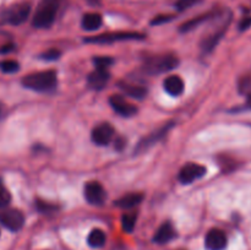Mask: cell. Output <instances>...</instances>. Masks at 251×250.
I'll list each match as a JSON object with an SVG mask.
<instances>
[{
    "label": "cell",
    "instance_id": "6da1fadb",
    "mask_svg": "<svg viewBox=\"0 0 251 250\" xmlns=\"http://www.w3.org/2000/svg\"><path fill=\"white\" fill-rule=\"evenodd\" d=\"M59 9V0H41L32 19L36 28H48L53 25Z\"/></svg>",
    "mask_w": 251,
    "mask_h": 250
},
{
    "label": "cell",
    "instance_id": "7a4b0ae2",
    "mask_svg": "<svg viewBox=\"0 0 251 250\" xmlns=\"http://www.w3.org/2000/svg\"><path fill=\"white\" fill-rule=\"evenodd\" d=\"M56 81H58V77H56L55 71L46 70L26 75L22 78V85L29 90L42 92V91L51 90L56 85Z\"/></svg>",
    "mask_w": 251,
    "mask_h": 250
},
{
    "label": "cell",
    "instance_id": "3957f363",
    "mask_svg": "<svg viewBox=\"0 0 251 250\" xmlns=\"http://www.w3.org/2000/svg\"><path fill=\"white\" fill-rule=\"evenodd\" d=\"M178 58L173 54H166V55L154 56L150 59L145 65V70L150 74H162L168 73L178 66Z\"/></svg>",
    "mask_w": 251,
    "mask_h": 250
},
{
    "label": "cell",
    "instance_id": "277c9868",
    "mask_svg": "<svg viewBox=\"0 0 251 250\" xmlns=\"http://www.w3.org/2000/svg\"><path fill=\"white\" fill-rule=\"evenodd\" d=\"M145 36L137 32H108V33L98 34V36L88 37L85 38L87 43H114V42L120 41H132V39H144Z\"/></svg>",
    "mask_w": 251,
    "mask_h": 250
},
{
    "label": "cell",
    "instance_id": "5b68a950",
    "mask_svg": "<svg viewBox=\"0 0 251 250\" xmlns=\"http://www.w3.org/2000/svg\"><path fill=\"white\" fill-rule=\"evenodd\" d=\"M0 223L12 232H17L24 227L25 217L16 208H4L0 212Z\"/></svg>",
    "mask_w": 251,
    "mask_h": 250
},
{
    "label": "cell",
    "instance_id": "8992f818",
    "mask_svg": "<svg viewBox=\"0 0 251 250\" xmlns=\"http://www.w3.org/2000/svg\"><path fill=\"white\" fill-rule=\"evenodd\" d=\"M206 173V168L199 163H188L180 169L178 179L181 184H190L198 179L202 178Z\"/></svg>",
    "mask_w": 251,
    "mask_h": 250
},
{
    "label": "cell",
    "instance_id": "52a82bcc",
    "mask_svg": "<svg viewBox=\"0 0 251 250\" xmlns=\"http://www.w3.org/2000/svg\"><path fill=\"white\" fill-rule=\"evenodd\" d=\"M85 199L91 205H102L107 199L104 188L98 181H88L85 185Z\"/></svg>",
    "mask_w": 251,
    "mask_h": 250
},
{
    "label": "cell",
    "instance_id": "ba28073f",
    "mask_svg": "<svg viewBox=\"0 0 251 250\" xmlns=\"http://www.w3.org/2000/svg\"><path fill=\"white\" fill-rule=\"evenodd\" d=\"M109 104L113 108V110L117 112L119 115H122V117H132L137 112V108L120 95L110 96Z\"/></svg>",
    "mask_w": 251,
    "mask_h": 250
},
{
    "label": "cell",
    "instance_id": "9c48e42d",
    "mask_svg": "<svg viewBox=\"0 0 251 250\" xmlns=\"http://www.w3.org/2000/svg\"><path fill=\"white\" fill-rule=\"evenodd\" d=\"M91 137L98 146H107L114 137V127L108 123H102L92 130Z\"/></svg>",
    "mask_w": 251,
    "mask_h": 250
},
{
    "label": "cell",
    "instance_id": "30bf717a",
    "mask_svg": "<svg viewBox=\"0 0 251 250\" xmlns=\"http://www.w3.org/2000/svg\"><path fill=\"white\" fill-rule=\"evenodd\" d=\"M205 245L208 250H223L227 247V235L223 230L213 228L206 234Z\"/></svg>",
    "mask_w": 251,
    "mask_h": 250
},
{
    "label": "cell",
    "instance_id": "8fae6325",
    "mask_svg": "<svg viewBox=\"0 0 251 250\" xmlns=\"http://www.w3.org/2000/svg\"><path fill=\"white\" fill-rule=\"evenodd\" d=\"M29 14H31V5L24 2V4L16 5V6L12 7L11 10L7 14V21L11 25H21L28 19Z\"/></svg>",
    "mask_w": 251,
    "mask_h": 250
},
{
    "label": "cell",
    "instance_id": "7c38bea8",
    "mask_svg": "<svg viewBox=\"0 0 251 250\" xmlns=\"http://www.w3.org/2000/svg\"><path fill=\"white\" fill-rule=\"evenodd\" d=\"M172 126H173V124H172V123L171 124H166L163 127H161V129L157 130V131L152 132V134L150 135V136H147L146 139L141 140L136 147V153H140V152L145 151V150H147L149 147H151L152 145L156 144L157 141H159L161 139H163V137L166 136L167 132L172 129Z\"/></svg>",
    "mask_w": 251,
    "mask_h": 250
},
{
    "label": "cell",
    "instance_id": "4fadbf2b",
    "mask_svg": "<svg viewBox=\"0 0 251 250\" xmlns=\"http://www.w3.org/2000/svg\"><path fill=\"white\" fill-rule=\"evenodd\" d=\"M163 87L168 95L178 97L184 92V81L180 76L171 75L163 81Z\"/></svg>",
    "mask_w": 251,
    "mask_h": 250
},
{
    "label": "cell",
    "instance_id": "5bb4252c",
    "mask_svg": "<svg viewBox=\"0 0 251 250\" xmlns=\"http://www.w3.org/2000/svg\"><path fill=\"white\" fill-rule=\"evenodd\" d=\"M88 85L95 90H102L105 87V85L109 81V74L107 70H102V69H96L95 71L88 75Z\"/></svg>",
    "mask_w": 251,
    "mask_h": 250
},
{
    "label": "cell",
    "instance_id": "9a60e30c",
    "mask_svg": "<svg viewBox=\"0 0 251 250\" xmlns=\"http://www.w3.org/2000/svg\"><path fill=\"white\" fill-rule=\"evenodd\" d=\"M176 237V230L171 223H163L154 234L153 240L157 244H166Z\"/></svg>",
    "mask_w": 251,
    "mask_h": 250
},
{
    "label": "cell",
    "instance_id": "2e32d148",
    "mask_svg": "<svg viewBox=\"0 0 251 250\" xmlns=\"http://www.w3.org/2000/svg\"><path fill=\"white\" fill-rule=\"evenodd\" d=\"M144 200V195L140 193H130L127 195H124L123 198H120L119 200L115 201V205L118 207L122 208H134L137 205L141 203V201Z\"/></svg>",
    "mask_w": 251,
    "mask_h": 250
},
{
    "label": "cell",
    "instance_id": "e0dca14e",
    "mask_svg": "<svg viewBox=\"0 0 251 250\" xmlns=\"http://www.w3.org/2000/svg\"><path fill=\"white\" fill-rule=\"evenodd\" d=\"M119 88L125 93V95L130 96V97L135 98V100H142L145 96L147 95V90L142 86L132 85V83L127 82H119Z\"/></svg>",
    "mask_w": 251,
    "mask_h": 250
},
{
    "label": "cell",
    "instance_id": "ac0fdd59",
    "mask_svg": "<svg viewBox=\"0 0 251 250\" xmlns=\"http://www.w3.org/2000/svg\"><path fill=\"white\" fill-rule=\"evenodd\" d=\"M102 16L97 12H88V14L83 15L82 17V28L86 31H96L102 26Z\"/></svg>",
    "mask_w": 251,
    "mask_h": 250
},
{
    "label": "cell",
    "instance_id": "d6986e66",
    "mask_svg": "<svg viewBox=\"0 0 251 250\" xmlns=\"http://www.w3.org/2000/svg\"><path fill=\"white\" fill-rule=\"evenodd\" d=\"M107 242V235L102 229H93L87 237V243L92 248H102Z\"/></svg>",
    "mask_w": 251,
    "mask_h": 250
},
{
    "label": "cell",
    "instance_id": "ffe728a7",
    "mask_svg": "<svg viewBox=\"0 0 251 250\" xmlns=\"http://www.w3.org/2000/svg\"><path fill=\"white\" fill-rule=\"evenodd\" d=\"M136 213L130 212V213H125L122 218V225L123 229L125 230L126 233H131L134 230L135 225H136Z\"/></svg>",
    "mask_w": 251,
    "mask_h": 250
},
{
    "label": "cell",
    "instance_id": "44dd1931",
    "mask_svg": "<svg viewBox=\"0 0 251 250\" xmlns=\"http://www.w3.org/2000/svg\"><path fill=\"white\" fill-rule=\"evenodd\" d=\"M208 16H210V15H201V16L195 17V19L189 20L188 22H185V24L181 25V26H180V31L181 32H188V31H191V29L196 28V27H198L199 25L202 24L203 21H206V20L208 19Z\"/></svg>",
    "mask_w": 251,
    "mask_h": 250
},
{
    "label": "cell",
    "instance_id": "7402d4cb",
    "mask_svg": "<svg viewBox=\"0 0 251 250\" xmlns=\"http://www.w3.org/2000/svg\"><path fill=\"white\" fill-rule=\"evenodd\" d=\"M20 69V65L17 61L6 59V60L0 61V70L5 74H14Z\"/></svg>",
    "mask_w": 251,
    "mask_h": 250
},
{
    "label": "cell",
    "instance_id": "603a6c76",
    "mask_svg": "<svg viewBox=\"0 0 251 250\" xmlns=\"http://www.w3.org/2000/svg\"><path fill=\"white\" fill-rule=\"evenodd\" d=\"M238 87H239V92L242 95L251 98V76H244L240 78Z\"/></svg>",
    "mask_w": 251,
    "mask_h": 250
},
{
    "label": "cell",
    "instance_id": "cb8c5ba5",
    "mask_svg": "<svg viewBox=\"0 0 251 250\" xmlns=\"http://www.w3.org/2000/svg\"><path fill=\"white\" fill-rule=\"evenodd\" d=\"M96 69H102V70H107L110 65L113 64V59L109 56H96L93 59Z\"/></svg>",
    "mask_w": 251,
    "mask_h": 250
},
{
    "label": "cell",
    "instance_id": "d4e9b609",
    "mask_svg": "<svg viewBox=\"0 0 251 250\" xmlns=\"http://www.w3.org/2000/svg\"><path fill=\"white\" fill-rule=\"evenodd\" d=\"M10 200H11V196H10V193L6 190L2 183L0 181V207H6L10 203Z\"/></svg>",
    "mask_w": 251,
    "mask_h": 250
},
{
    "label": "cell",
    "instance_id": "484cf974",
    "mask_svg": "<svg viewBox=\"0 0 251 250\" xmlns=\"http://www.w3.org/2000/svg\"><path fill=\"white\" fill-rule=\"evenodd\" d=\"M36 206H37V208L41 211V212H44V213H49V212H51V211L56 210L55 205H53V203L46 202V201H41V200L37 201Z\"/></svg>",
    "mask_w": 251,
    "mask_h": 250
},
{
    "label": "cell",
    "instance_id": "4316f807",
    "mask_svg": "<svg viewBox=\"0 0 251 250\" xmlns=\"http://www.w3.org/2000/svg\"><path fill=\"white\" fill-rule=\"evenodd\" d=\"M199 1H200V0H178L176 6L179 11H183V10H186L189 9V7H191L193 5L198 4Z\"/></svg>",
    "mask_w": 251,
    "mask_h": 250
},
{
    "label": "cell",
    "instance_id": "83f0119b",
    "mask_svg": "<svg viewBox=\"0 0 251 250\" xmlns=\"http://www.w3.org/2000/svg\"><path fill=\"white\" fill-rule=\"evenodd\" d=\"M59 56H60V51L56 50V49H49V50L44 51V53L42 54L41 58L44 59V60L51 61L59 59Z\"/></svg>",
    "mask_w": 251,
    "mask_h": 250
},
{
    "label": "cell",
    "instance_id": "f1b7e54d",
    "mask_svg": "<svg viewBox=\"0 0 251 250\" xmlns=\"http://www.w3.org/2000/svg\"><path fill=\"white\" fill-rule=\"evenodd\" d=\"M172 19H173V16H172V15H161V16H158V17H154V19L152 20L151 24L152 25H162V24H166V22L171 21Z\"/></svg>",
    "mask_w": 251,
    "mask_h": 250
},
{
    "label": "cell",
    "instance_id": "f546056e",
    "mask_svg": "<svg viewBox=\"0 0 251 250\" xmlns=\"http://www.w3.org/2000/svg\"><path fill=\"white\" fill-rule=\"evenodd\" d=\"M86 1L91 5H100V0H86Z\"/></svg>",
    "mask_w": 251,
    "mask_h": 250
},
{
    "label": "cell",
    "instance_id": "4dcf8cb0",
    "mask_svg": "<svg viewBox=\"0 0 251 250\" xmlns=\"http://www.w3.org/2000/svg\"><path fill=\"white\" fill-rule=\"evenodd\" d=\"M1 114H2V107L1 104H0V117H1Z\"/></svg>",
    "mask_w": 251,
    "mask_h": 250
}]
</instances>
